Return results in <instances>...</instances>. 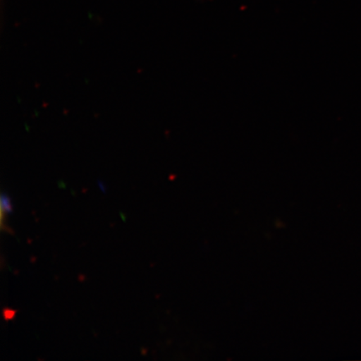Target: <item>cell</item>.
I'll return each mask as SVG.
<instances>
[{
    "mask_svg": "<svg viewBox=\"0 0 361 361\" xmlns=\"http://www.w3.org/2000/svg\"><path fill=\"white\" fill-rule=\"evenodd\" d=\"M13 207L11 204V198L6 194L2 193L1 195V214H11Z\"/></svg>",
    "mask_w": 361,
    "mask_h": 361,
    "instance_id": "obj_1",
    "label": "cell"
}]
</instances>
